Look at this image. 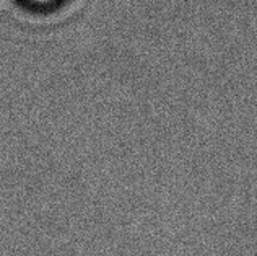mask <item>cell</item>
<instances>
[{"mask_svg":"<svg viewBox=\"0 0 257 256\" xmlns=\"http://www.w3.org/2000/svg\"><path fill=\"white\" fill-rule=\"evenodd\" d=\"M23 7L30 10H36V12H49L57 9V7L62 5L65 0H17Z\"/></svg>","mask_w":257,"mask_h":256,"instance_id":"cell-1","label":"cell"}]
</instances>
